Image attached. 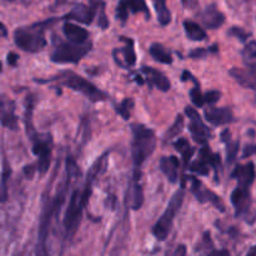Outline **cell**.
I'll return each mask as SVG.
<instances>
[{
    "mask_svg": "<svg viewBox=\"0 0 256 256\" xmlns=\"http://www.w3.org/2000/svg\"><path fill=\"white\" fill-rule=\"evenodd\" d=\"M58 18L48 19L42 22H35L30 26L18 28L14 32V42L18 48L26 52H39L46 45L45 39V29L58 22Z\"/></svg>",
    "mask_w": 256,
    "mask_h": 256,
    "instance_id": "6da1fadb",
    "label": "cell"
},
{
    "mask_svg": "<svg viewBox=\"0 0 256 256\" xmlns=\"http://www.w3.org/2000/svg\"><path fill=\"white\" fill-rule=\"evenodd\" d=\"M132 162H134L135 166L140 168L142 162L154 152L155 146H156V136L152 129L142 124H132Z\"/></svg>",
    "mask_w": 256,
    "mask_h": 256,
    "instance_id": "7a4b0ae2",
    "label": "cell"
},
{
    "mask_svg": "<svg viewBox=\"0 0 256 256\" xmlns=\"http://www.w3.org/2000/svg\"><path fill=\"white\" fill-rule=\"evenodd\" d=\"M184 190H179V192H175L172 199H170L164 214L160 216V219L158 220V222L152 228V234H154V236L159 242H164L168 238V235L170 234V230H172L175 216H176L182 202H184Z\"/></svg>",
    "mask_w": 256,
    "mask_h": 256,
    "instance_id": "3957f363",
    "label": "cell"
},
{
    "mask_svg": "<svg viewBox=\"0 0 256 256\" xmlns=\"http://www.w3.org/2000/svg\"><path fill=\"white\" fill-rule=\"evenodd\" d=\"M90 50H92V42H89L82 45L60 42L50 55V59L58 64H76Z\"/></svg>",
    "mask_w": 256,
    "mask_h": 256,
    "instance_id": "277c9868",
    "label": "cell"
},
{
    "mask_svg": "<svg viewBox=\"0 0 256 256\" xmlns=\"http://www.w3.org/2000/svg\"><path fill=\"white\" fill-rule=\"evenodd\" d=\"M58 78L62 80V85L75 90V92H79L80 94L86 96L88 99H90L92 102H104V100H106L108 96L104 92L98 89L92 82H90L89 80L84 79L82 76L75 75L72 74V72H65L64 76H62V75H59Z\"/></svg>",
    "mask_w": 256,
    "mask_h": 256,
    "instance_id": "5b68a950",
    "label": "cell"
},
{
    "mask_svg": "<svg viewBox=\"0 0 256 256\" xmlns=\"http://www.w3.org/2000/svg\"><path fill=\"white\" fill-rule=\"evenodd\" d=\"M86 205L84 204L82 198V192L75 190L70 196L69 206H68L66 212L64 216V228L66 230L68 235H74L79 228L80 222H82V210Z\"/></svg>",
    "mask_w": 256,
    "mask_h": 256,
    "instance_id": "8992f818",
    "label": "cell"
},
{
    "mask_svg": "<svg viewBox=\"0 0 256 256\" xmlns=\"http://www.w3.org/2000/svg\"><path fill=\"white\" fill-rule=\"evenodd\" d=\"M32 144V152L39 158L38 160V172L42 175L46 174L50 166V159H52V142L48 136H36Z\"/></svg>",
    "mask_w": 256,
    "mask_h": 256,
    "instance_id": "52a82bcc",
    "label": "cell"
},
{
    "mask_svg": "<svg viewBox=\"0 0 256 256\" xmlns=\"http://www.w3.org/2000/svg\"><path fill=\"white\" fill-rule=\"evenodd\" d=\"M188 179L190 180V190L194 194V196L199 200L202 204L205 202H210V204L214 205L216 209H219L220 212H225V204L222 200V198L218 196L212 190H208L204 185L202 184L199 179H196L195 176H189Z\"/></svg>",
    "mask_w": 256,
    "mask_h": 256,
    "instance_id": "ba28073f",
    "label": "cell"
},
{
    "mask_svg": "<svg viewBox=\"0 0 256 256\" xmlns=\"http://www.w3.org/2000/svg\"><path fill=\"white\" fill-rule=\"evenodd\" d=\"M185 114L190 119L189 130L190 134H192V138L195 142H199V144H205L212 134H210V130L204 124L202 118H200L199 112L195 109H192V106H186L185 108Z\"/></svg>",
    "mask_w": 256,
    "mask_h": 256,
    "instance_id": "9c48e42d",
    "label": "cell"
},
{
    "mask_svg": "<svg viewBox=\"0 0 256 256\" xmlns=\"http://www.w3.org/2000/svg\"><path fill=\"white\" fill-rule=\"evenodd\" d=\"M129 12H144L145 16L150 18V10L145 0H120L116 8L118 19L125 22L129 16Z\"/></svg>",
    "mask_w": 256,
    "mask_h": 256,
    "instance_id": "30bf717a",
    "label": "cell"
},
{
    "mask_svg": "<svg viewBox=\"0 0 256 256\" xmlns=\"http://www.w3.org/2000/svg\"><path fill=\"white\" fill-rule=\"evenodd\" d=\"M0 122L10 130L18 129V116L15 115V102L6 96H0Z\"/></svg>",
    "mask_w": 256,
    "mask_h": 256,
    "instance_id": "8fae6325",
    "label": "cell"
},
{
    "mask_svg": "<svg viewBox=\"0 0 256 256\" xmlns=\"http://www.w3.org/2000/svg\"><path fill=\"white\" fill-rule=\"evenodd\" d=\"M205 119L214 126H222L234 122V114L230 108H210L205 110Z\"/></svg>",
    "mask_w": 256,
    "mask_h": 256,
    "instance_id": "7c38bea8",
    "label": "cell"
},
{
    "mask_svg": "<svg viewBox=\"0 0 256 256\" xmlns=\"http://www.w3.org/2000/svg\"><path fill=\"white\" fill-rule=\"evenodd\" d=\"M140 178H142V172L140 170L134 172L132 175V182H130V206L132 210H139L142 208V202H144V194H142V186L140 184Z\"/></svg>",
    "mask_w": 256,
    "mask_h": 256,
    "instance_id": "4fadbf2b",
    "label": "cell"
},
{
    "mask_svg": "<svg viewBox=\"0 0 256 256\" xmlns=\"http://www.w3.org/2000/svg\"><path fill=\"white\" fill-rule=\"evenodd\" d=\"M232 204L234 205L235 210H236V215L242 214V212H248L252 204V199H250V192L249 188L245 186H238L234 192H232Z\"/></svg>",
    "mask_w": 256,
    "mask_h": 256,
    "instance_id": "5bb4252c",
    "label": "cell"
},
{
    "mask_svg": "<svg viewBox=\"0 0 256 256\" xmlns=\"http://www.w3.org/2000/svg\"><path fill=\"white\" fill-rule=\"evenodd\" d=\"M62 32L69 42H72V44H85L89 39V32L86 29L70 22H66L62 25Z\"/></svg>",
    "mask_w": 256,
    "mask_h": 256,
    "instance_id": "9a60e30c",
    "label": "cell"
},
{
    "mask_svg": "<svg viewBox=\"0 0 256 256\" xmlns=\"http://www.w3.org/2000/svg\"><path fill=\"white\" fill-rule=\"evenodd\" d=\"M142 72H144L145 76H146V80L148 82H149L150 86H156L158 89L162 90V92H169L170 88H172V82H169V79H168L162 72L154 69V68L148 66L142 68Z\"/></svg>",
    "mask_w": 256,
    "mask_h": 256,
    "instance_id": "2e32d148",
    "label": "cell"
},
{
    "mask_svg": "<svg viewBox=\"0 0 256 256\" xmlns=\"http://www.w3.org/2000/svg\"><path fill=\"white\" fill-rule=\"evenodd\" d=\"M122 42H125V46L122 48V49H116L114 52V54H119L122 56V59L118 60V64L120 66L130 68L134 66L135 62H136V54H135L134 49V42L130 38H122Z\"/></svg>",
    "mask_w": 256,
    "mask_h": 256,
    "instance_id": "e0dca14e",
    "label": "cell"
},
{
    "mask_svg": "<svg viewBox=\"0 0 256 256\" xmlns=\"http://www.w3.org/2000/svg\"><path fill=\"white\" fill-rule=\"evenodd\" d=\"M202 22L208 29H218L222 26L225 22V16L222 12L216 8V5L212 4L204 10L202 14Z\"/></svg>",
    "mask_w": 256,
    "mask_h": 256,
    "instance_id": "ac0fdd59",
    "label": "cell"
},
{
    "mask_svg": "<svg viewBox=\"0 0 256 256\" xmlns=\"http://www.w3.org/2000/svg\"><path fill=\"white\" fill-rule=\"evenodd\" d=\"M179 168L180 162L179 158L174 156H164L160 160V170L165 174L168 178L169 182L172 184H176L178 179H179Z\"/></svg>",
    "mask_w": 256,
    "mask_h": 256,
    "instance_id": "d6986e66",
    "label": "cell"
},
{
    "mask_svg": "<svg viewBox=\"0 0 256 256\" xmlns=\"http://www.w3.org/2000/svg\"><path fill=\"white\" fill-rule=\"evenodd\" d=\"M65 19L76 20L82 24H92L95 18V6H88L84 4H78L72 8L69 14L65 15Z\"/></svg>",
    "mask_w": 256,
    "mask_h": 256,
    "instance_id": "ffe728a7",
    "label": "cell"
},
{
    "mask_svg": "<svg viewBox=\"0 0 256 256\" xmlns=\"http://www.w3.org/2000/svg\"><path fill=\"white\" fill-rule=\"evenodd\" d=\"M232 176L239 182L240 186L249 188L254 182L255 179V166L252 162H248L245 165H239L232 172Z\"/></svg>",
    "mask_w": 256,
    "mask_h": 256,
    "instance_id": "44dd1931",
    "label": "cell"
},
{
    "mask_svg": "<svg viewBox=\"0 0 256 256\" xmlns=\"http://www.w3.org/2000/svg\"><path fill=\"white\" fill-rule=\"evenodd\" d=\"M229 74L239 82L242 86L248 89L256 90V72L252 69H239V68H232Z\"/></svg>",
    "mask_w": 256,
    "mask_h": 256,
    "instance_id": "7402d4cb",
    "label": "cell"
},
{
    "mask_svg": "<svg viewBox=\"0 0 256 256\" xmlns=\"http://www.w3.org/2000/svg\"><path fill=\"white\" fill-rule=\"evenodd\" d=\"M184 29L188 38L190 40H192V42H202V40H205L208 38L205 30L199 24L192 22V20H185Z\"/></svg>",
    "mask_w": 256,
    "mask_h": 256,
    "instance_id": "603a6c76",
    "label": "cell"
},
{
    "mask_svg": "<svg viewBox=\"0 0 256 256\" xmlns=\"http://www.w3.org/2000/svg\"><path fill=\"white\" fill-rule=\"evenodd\" d=\"M200 159L204 162H206L209 166H212L215 172H219L220 166H222V159H220V155L216 154L212 150V148L205 145L202 150H200Z\"/></svg>",
    "mask_w": 256,
    "mask_h": 256,
    "instance_id": "cb8c5ba5",
    "label": "cell"
},
{
    "mask_svg": "<svg viewBox=\"0 0 256 256\" xmlns=\"http://www.w3.org/2000/svg\"><path fill=\"white\" fill-rule=\"evenodd\" d=\"M149 52H150V55H152V56L154 58L156 62H162V64L169 65L172 62V54H170V52H168V50L165 49L162 44H159V42H155V44H152V46H150Z\"/></svg>",
    "mask_w": 256,
    "mask_h": 256,
    "instance_id": "d4e9b609",
    "label": "cell"
},
{
    "mask_svg": "<svg viewBox=\"0 0 256 256\" xmlns=\"http://www.w3.org/2000/svg\"><path fill=\"white\" fill-rule=\"evenodd\" d=\"M160 25L166 26L172 22V12L166 6V0H152Z\"/></svg>",
    "mask_w": 256,
    "mask_h": 256,
    "instance_id": "484cf974",
    "label": "cell"
},
{
    "mask_svg": "<svg viewBox=\"0 0 256 256\" xmlns=\"http://www.w3.org/2000/svg\"><path fill=\"white\" fill-rule=\"evenodd\" d=\"M174 148L180 152V154H182L185 165H188L189 160L192 159V156L194 155V148L190 145V142H188L185 138H180V139H178L176 142H174Z\"/></svg>",
    "mask_w": 256,
    "mask_h": 256,
    "instance_id": "4316f807",
    "label": "cell"
},
{
    "mask_svg": "<svg viewBox=\"0 0 256 256\" xmlns=\"http://www.w3.org/2000/svg\"><path fill=\"white\" fill-rule=\"evenodd\" d=\"M209 168L210 166L206 164V162H204L202 159H199V160H195V162L190 165L189 169L190 172H195V174H198L199 176H208V175L210 174Z\"/></svg>",
    "mask_w": 256,
    "mask_h": 256,
    "instance_id": "83f0119b",
    "label": "cell"
},
{
    "mask_svg": "<svg viewBox=\"0 0 256 256\" xmlns=\"http://www.w3.org/2000/svg\"><path fill=\"white\" fill-rule=\"evenodd\" d=\"M182 126H184V119H182V115H178L175 122L172 125L169 132H168L166 135H165V139L168 140V139H172V138L178 136V135L182 132Z\"/></svg>",
    "mask_w": 256,
    "mask_h": 256,
    "instance_id": "f1b7e54d",
    "label": "cell"
},
{
    "mask_svg": "<svg viewBox=\"0 0 256 256\" xmlns=\"http://www.w3.org/2000/svg\"><path fill=\"white\" fill-rule=\"evenodd\" d=\"M190 98H192V102H194L198 108L204 106V94H202V90H200V84H196L192 90H190Z\"/></svg>",
    "mask_w": 256,
    "mask_h": 256,
    "instance_id": "f546056e",
    "label": "cell"
},
{
    "mask_svg": "<svg viewBox=\"0 0 256 256\" xmlns=\"http://www.w3.org/2000/svg\"><path fill=\"white\" fill-rule=\"evenodd\" d=\"M10 168L8 165L6 160L4 162V170H2V202H5L8 198V179L10 176Z\"/></svg>",
    "mask_w": 256,
    "mask_h": 256,
    "instance_id": "4dcf8cb0",
    "label": "cell"
},
{
    "mask_svg": "<svg viewBox=\"0 0 256 256\" xmlns=\"http://www.w3.org/2000/svg\"><path fill=\"white\" fill-rule=\"evenodd\" d=\"M132 106H134V100L130 99V98L129 99H125L122 100V104L118 106V112H119L125 120H128L130 118V110L132 109Z\"/></svg>",
    "mask_w": 256,
    "mask_h": 256,
    "instance_id": "1f68e13d",
    "label": "cell"
},
{
    "mask_svg": "<svg viewBox=\"0 0 256 256\" xmlns=\"http://www.w3.org/2000/svg\"><path fill=\"white\" fill-rule=\"evenodd\" d=\"M239 146L240 142H228V150H226V162L228 164H232L235 159H236V155L239 152Z\"/></svg>",
    "mask_w": 256,
    "mask_h": 256,
    "instance_id": "d6a6232c",
    "label": "cell"
},
{
    "mask_svg": "<svg viewBox=\"0 0 256 256\" xmlns=\"http://www.w3.org/2000/svg\"><path fill=\"white\" fill-rule=\"evenodd\" d=\"M245 59L248 60H255L256 59V42L252 40V42H248L244 48V52H242Z\"/></svg>",
    "mask_w": 256,
    "mask_h": 256,
    "instance_id": "836d02e7",
    "label": "cell"
},
{
    "mask_svg": "<svg viewBox=\"0 0 256 256\" xmlns=\"http://www.w3.org/2000/svg\"><path fill=\"white\" fill-rule=\"evenodd\" d=\"M220 98H222V92H220L219 90H210V92H205L204 94L205 102H208V104H210V105H212V104H215V102H219Z\"/></svg>",
    "mask_w": 256,
    "mask_h": 256,
    "instance_id": "e575fe53",
    "label": "cell"
},
{
    "mask_svg": "<svg viewBox=\"0 0 256 256\" xmlns=\"http://www.w3.org/2000/svg\"><path fill=\"white\" fill-rule=\"evenodd\" d=\"M228 35H230V36H235L238 38V39H240L242 42H245V40L249 38L250 34H248L246 32H245L244 29H242V28H238V26H234L232 28V29L228 32Z\"/></svg>",
    "mask_w": 256,
    "mask_h": 256,
    "instance_id": "d590c367",
    "label": "cell"
},
{
    "mask_svg": "<svg viewBox=\"0 0 256 256\" xmlns=\"http://www.w3.org/2000/svg\"><path fill=\"white\" fill-rule=\"evenodd\" d=\"M210 52V50H208L206 48H196V49L192 50L189 52V56L192 59H204L208 54Z\"/></svg>",
    "mask_w": 256,
    "mask_h": 256,
    "instance_id": "8d00e7d4",
    "label": "cell"
},
{
    "mask_svg": "<svg viewBox=\"0 0 256 256\" xmlns=\"http://www.w3.org/2000/svg\"><path fill=\"white\" fill-rule=\"evenodd\" d=\"M18 59H19V56H18V54H15V52H9L8 54V64L12 65V66H15V65L18 64Z\"/></svg>",
    "mask_w": 256,
    "mask_h": 256,
    "instance_id": "74e56055",
    "label": "cell"
},
{
    "mask_svg": "<svg viewBox=\"0 0 256 256\" xmlns=\"http://www.w3.org/2000/svg\"><path fill=\"white\" fill-rule=\"evenodd\" d=\"M255 152H256V145H248V146L244 149V154H242V156L244 158L252 156V155L255 154Z\"/></svg>",
    "mask_w": 256,
    "mask_h": 256,
    "instance_id": "f35d334b",
    "label": "cell"
},
{
    "mask_svg": "<svg viewBox=\"0 0 256 256\" xmlns=\"http://www.w3.org/2000/svg\"><path fill=\"white\" fill-rule=\"evenodd\" d=\"M34 172H35L34 165H26V166L24 168V174L28 179H32V175H34Z\"/></svg>",
    "mask_w": 256,
    "mask_h": 256,
    "instance_id": "ab89813d",
    "label": "cell"
},
{
    "mask_svg": "<svg viewBox=\"0 0 256 256\" xmlns=\"http://www.w3.org/2000/svg\"><path fill=\"white\" fill-rule=\"evenodd\" d=\"M36 256H48L46 250H45V245H44V242H42V245H40V248L38 249Z\"/></svg>",
    "mask_w": 256,
    "mask_h": 256,
    "instance_id": "60d3db41",
    "label": "cell"
},
{
    "mask_svg": "<svg viewBox=\"0 0 256 256\" xmlns=\"http://www.w3.org/2000/svg\"><path fill=\"white\" fill-rule=\"evenodd\" d=\"M209 256H230V254L226 250H220V252H212Z\"/></svg>",
    "mask_w": 256,
    "mask_h": 256,
    "instance_id": "b9f144b4",
    "label": "cell"
},
{
    "mask_svg": "<svg viewBox=\"0 0 256 256\" xmlns=\"http://www.w3.org/2000/svg\"><path fill=\"white\" fill-rule=\"evenodd\" d=\"M8 35V29L2 22H0V38H5Z\"/></svg>",
    "mask_w": 256,
    "mask_h": 256,
    "instance_id": "7bdbcfd3",
    "label": "cell"
},
{
    "mask_svg": "<svg viewBox=\"0 0 256 256\" xmlns=\"http://www.w3.org/2000/svg\"><path fill=\"white\" fill-rule=\"evenodd\" d=\"M230 136H232V135H230L229 130H224V132H222V142H226V144H228V139L230 140Z\"/></svg>",
    "mask_w": 256,
    "mask_h": 256,
    "instance_id": "ee69618b",
    "label": "cell"
},
{
    "mask_svg": "<svg viewBox=\"0 0 256 256\" xmlns=\"http://www.w3.org/2000/svg\"><path fill=\"white\" fill-rule=\"evenodd\" d=\"M246 256H256V246L252 248V249L249 252V254H248Z\"/></svg>",
    "mask_w": 256,
    "mask_h": 256,
    "instance_id": "f6af8a7d",
    "label": "cell"
},
{
    "mask_svg": "<svg viewBox=\"0 0 256 256\" xmlns=\"http://www.w3.org/2000/svg\"><path fill=\"white\" fill-rule=\"evenodd\" d=\"M0 202H2V194H0Z\"/></svg>",
    "mask_w": 256,
    "mask_h": 256,
    "instance_id": "bcb514c9",
    "label": "cell"
}]
</instances>
